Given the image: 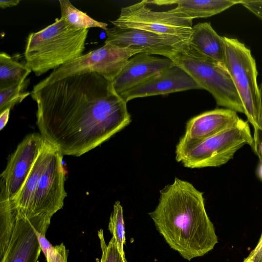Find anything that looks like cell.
<instances>
[{"label":"cell","instance_id":"cell-1","mask_svg":"<svg viewBox=\"0 0 262 262\" xmlns=\"http://www.w3.org/2000/svg\"><path fill=\"white\" fill-rule=\"evenodd\" d=\"M41 135L62 155L80 156L127 126V102L112 82L96 73L34 86Z\"/></svg>","mask_w":262,"mask_h":262},{"label":"cell","instance_id":"cell-6","mask_svg":"<svg viewBox=\"0 0 262 262\" xmlns=\"http://www.w3.org/2000/svg\"><path fill=\"white\" fill-rule=\"evenodd\" d=\"M223 37L225 66L242 102L244 114L253 128L254 142L261 123L260 95L255 60L250 49L244 43L236 38Z\"/></svg>","mask_w":262,"mask_h":262},{"label":"cell","instance_id":"cell-7","mask_svg":"<svg viewBox=\"0 0 262 262\" xmlns=\"http://www.w3.org/2000/svg\"><path fill=\"white\" fill-rule=\"evenodd\" d=\"M172 61L184 70L201 89L209 92L219 106L244 114L242 102L225 65L192 49L187 42Z\"/></svg>","mask_w":262,"mask_h":262},{"label":"cell","instance_id":"cell-13","mask_svg":"<svg viewBox=\"0 0 262 262\" xmlns=\"http://www.w3.org/2000/svg\"><path fill=\"white\" fill-rule=\"evenodd\" d=\"M190 90H201V88L184 70L174 63L119 95L127 102L137 98Z\"/></svg>","mask_w":262,"mask_h":262},{"label":"cell","instance_id":"cell-17","mask_svg":"<svg viewBox=\"0 0 262 262\" xmlns=\"http://www.w3.org/2000/svg\"><path fill=\"white\" fill-rule=\"evenodd\" d=\"M187 45L201 54L225 65L224 37L217 33L210 23H200L193 26Z\"/></svg>","mask_w":262,"mask_h":262},{"label":"cell","instance_id":"cell-20","mask_svg":"<svg viewBox=\"0 0 262 262\" xmlns=\"http://www.w3.org/2000/svg\"><path fill=\"white\" fill-rule=\"evenodd\" d=\"M61 18L70 26L77 30L89 29L98 27L106 31L107 24L98 21L89 16L75 7L68 0L59 1Z\"/></svg>","mask_w":262,"mask_h":262},{"label":"cell","instance_id":"cell-29","mask_svg":"<svg viewBox=\"0 0 262 262\" xmlns=\"http://www.w3.org/2000/svg\"><path fill=\"white\" fill-rule=\"evenodd\" d=\"M10 108H7L0 113V129L2 130L7 124L10 115Z\"/></svg>","mask_w":262,"mask_h":262},{"label":"cell","instance_id":"cell-26","mask_svg":"<svg viewBox=\"0 0 262 262\" xmlns=\"http://www.w3.org/2000/svg\"><path fill=\"white\" fill-rule=\"evenodd\" d=\"M260 102H261V123L260 130L259 131L256 140L253 143L252 147L255 154L258 157L259 160L262 163V81L259 86Z\"/></svg>","mask_w":262,"mask_h":262},{"label":"cell","instance_id":"cell-21","mask_svg":"<svg viewBox=\"0 0 262 262\" xmlns=\"http://www.w3.org/2000/svg\"><path fill=\"white\" fill-rule=\"evenodd\" d=\"M108 229L115 238L120 252L125 256L123 245L125 243V236L123 208L118 201L114 205L113 211L110 217Z\"/></svg>","mask_w":262,"mask_h":262},{"label":"cell","instance_id":"cell-18","mask_svg":"<svg viewBox=\"0 0 262 262\" xmlns=\"http://www.w3.org/2000/svg\"><path fill=\"white\" fill-rule=\"evenodd\" d=\"M53 148V146L46 141L21 189L17 196L11 200L26 214L30 215L33 198L39 181L49 162Z\"/></svg>","mask_w":262,"mask_h":262},{"label":"cell","instance_id":"cell-16","mask_svg":"<svg viewBox=\"0 0 262 262\" xmlns=\"http://www.w3.org/2000/svg\"><path fill=\"white\" fill-rule=\"evenodd\" d=\"M239 3L240 0H147L148 4L158 6L177 5L176 8L169 11L192 20L211 17L239 4Z\"/></svg>","mask_w":262,"mask_h":262},{"label":"cell","instance_id":"cell-4","mask_svg":"<svg viewBox=\"0 0 262 262\" xmlns=\"http://www.w3.org/2000/svg\"><path fill=\"white\" fill-rule=\"evenodd\" d=\"M51 216L27 215L10 200H0V262H37L38 235L47 230Z\"/></svg>","mask_w":262,"mask_h":262},{"label":"cell","instance_id":"cell-12","mask_svg":"<svg viewBox=\"0 0 262 262\" xmlns=\"http://www.w3.org/2000/svg\"><path fill=\"white\" fill-rule=\"evenodd\" d=\"M104 43L139 50L148 55H159L172 61L187 41L169 36L135 29H121L116 27L106 31Z\"/></svg>","mask_w":262,"mask_h":262},{"label":"cell","instance_id":"cell-8","mask_svg":"<svg viewBox=\"0 0 262 262\" xmlns=\"http://www.w3.org/2000/svg\"><path fill=\"white\" fill-rule=\"evenodd\" d=\"M141 51L110 43L82 55L53 71L36 85H46L67 77L88 73H96L112 82L128 59Z\"/></svg>","mask_w":262,"mask_h":262},{"label":"cell","instance_id":"cell-14","mask_svg":"<svg viewBox=\"0 0 262 262\" xmlns=\"http://www.w3.org/2000/svg\"><path fill=\"white\" fill-rule=\"evenodd\" d=\"M174 64L168 58H160L145 53L137 54L128 59L112 82L113 88L119 95Z\"/></svg>","mask_w":262,"mask_h":262},{"label":"cell","instance_id":"cell-3","mask_svg":"<svg viewBox=\"0 0 262 262\" xmlns=\"http://www.w3.org/2000/svg\"><path fill=\"white\" fill-rule=\"evenodd\" d=\"M89 29L77 30L62 18L27 38L26 65L39 76L82 55Z\"/></svg>","mask_w":262,"mask_h":262},{"label":"cell","instance_id":"cell-22","mask_svg":"<svg viewBox=\"0 0 262 262\" xmlns=\"http://www.w3.org/2000/svg\"><path fill=\"white\" fill-rule=\"evenodd\" d=\"M28 80L0 89V113L11 109L15 104L20 103L29 95L30 92H24Z\"/></svg>","mask_w":262,"mask_h":262},{"label":"cell","instance_id":"cell-25","mask_svg":"<svg viewBox=\"0 0 262 262\" xmlns=\"http://www.w3.org/2000/svg\"><path fill=\"white\" fill-rule=\"evenodd\" d=\"M239 4L262 20V0H240Z\"/></svg>","mask_w":262,"mask_h":262},{"label":"cell","instance_id":"cell-9","mask_svg":"<svg viewBox=\"0 0 262 262\" xmlns=\"http://www.w3.org/2000/svg\"><path fill=\"white\" fill-rule=\"evenodd\" d=\"M147 0L121 8L118 18L111 21L121 29L144 30L161 35L173 36L188 41L192 30V19L166 11H152Z\"/></svg>","mask_w":262,"mask_h":262},{"label":"cell","instance_id":"cell-15","mask_svg":"<svg viewBox=\"0 0 262 262\" xmlns=\"http://www.w3.org/2000/svg\"><path fill=\"white\" fill-rule=\"evenodd\" d=\"M239 119L237 112L228 108L207 111L187 122L182 138L189 141L201 140L232 126Z\"/></svg>","mask_w":262,"mask_h":262},{"label":"cell","instance_id":"cell-11","mask_svg":"<svg viewBox=\"0 0 262 262\" xmlns=\"http://www.w3.org/2000/svg\"><path fill=\"white\" fill-rule=\"evenodd\" d=\"M62 154L53 146L33 198L30 215L52 216L63 206L67 196L64 189L65 172Z\"/></svg>","mask_w":262,"mask_h":262},{"label":"cell","instance_id":"cell-2","mask_svg":"<svg viewBox=\"0 0 262 262\" xmlns=\"http://www.w3.org/2000/svg\"><path fill=\"white\" fill-rule=\"evenodd\" d=\"M160 194L158 205L148 214L170 247L188 261L212 250L217 237L205 209L203 193L176 178Z\"/></svg>","mask_w":262,"mask_h":262},{"label":"cell","instance_id":"cell-30","mask_svg":"<svg viewBox=\"0 0 262 262\" xmlns=\"http://www.w3.org/2000/svg\"><path fill=\"white\" fill-rule=\"evenodd\" d=\"M20 2L19 0L0 1V7L2 9L17 6Z\"/></svg>","mask_w":262,"mask_h":262},{"label":"cell","instance_id":"cell-27","mask_svg":"<svg viewBox=\"0 0 262 262\" xmlns=\"http://www.w3.org/2000/svg\"><path fill=\"white\" fill-rule=\"evenodd\" d=\"M243 262H262V234L255 248L249 253Z\"/></svg>","mask_w":262,"mask_h":262},{"label":"cell","instance_id":"cell-5","mask_svg":"<svg viewBox=\"0 0 262 262\" xmlns=\"http://www.w3.org/2000/svg\"><path fill=\"white\" fill-rule=\"evenodd\" d=\"M253 142L248 122L240 118L232 126L201 140L181 137L176 146V159L190 168L219 167L232 159L243 146L252 147Z\"/></svg>","mask_w":262,"mask_h":262},{"label":"cell","instance_id":"cell-24","mask_svg":"<svg viewBox=\"0 0 262 262\" xmlns=\"http://www.w3.org/2000/svg\"><path fill=\"white\" fill-rule=\"evenodd\" d=\"M46 231L47 230H44L39 233V242L41 251L46 258L47 261L53 262L56 254L55 248L52 246L46 238Z\"/></svg>","mask_w":262,"mask_h":262},{"label":"cell","instance_id":"cell-19","mask_svg":"<svg viewBox=\"0 0 262 262\" xmlns=\"http://www.w3.org/2000/svg\"><path fill=\"white\" fill-rule=\"evenodd\" d=\"M31 70L4 52L0 53V89L26 81Z\"/></svg>","mask_w":262,"mask_h":262},{"label":"cell","instance_id":"cell-10","mask_svg":"<svg viewBox=\"0 0 262 262\" xmlns=\"http://www.w3.org/2000/svg\"><path fill=\"white\" fill-rule=\"evenodd\" d=\"M45 142L40 134L33 133L18 145L0 176V200L11 201L17 196Z\"/></svg>","mask_w":262,"mask_h":262},{"label":"cell","instance_id":"cell-28","mask_svg":"<svg viewBox=\"0 0 262 262\" xmlns=\"http://www.w3.org/2000/svg\"><path fill=\"white\" fill-rule=\"evenodd\" d=\"M55 248L56 254L53 262H67V253L64 245L62 243Z\"/></svg>","mask_w":262,"mask_h":262},{"label":"cell","instance_id":"cell-23","mask_svg":"<svg viewBox=\"0 0 262 262\" xmlns=\"http://www.w3.org/2000/svg\"><path fill=\"white\" fill-rule=\"evenodd\" d=\"M102 255L100 262H126L125 256L120 252L115 238L112 236L108 245L104 238L103 231L100 229L98 232Z\"/></svg>","mask_w":262,"mask_h":262}]
</instances>
